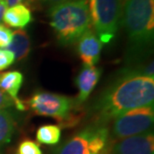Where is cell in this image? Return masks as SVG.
<instances>
[{
    "label": "cell",
    "instance_id": "22",
    "mask_svg": "<svg viewBox=\"0 0 154 154\" xmlns=\"http://www.w3.org/2000/svg\"><path fill=\"white\" fill-rule=\"evenodd\" d=\"M107 154H108V153H107Z\"/></svg>",
    "mask_w": 154,
    "mask_h": 154
},
{
    "label": "cell",
    "instance_id": "13",
    "mask_svg": "<svg viewBox=\"0 0 154 154\" xmlns=\"http://www.w3.org/2000/svg\"><path fill=\"white\" fill-rule=\"evenodd\" d=\"M23 84V74L19 71H7L0 73V90L7 93L12 99L18 100V92Z\"/></svg>",
    "mask_w": 154,
    "mask_h": 154
},
{
    "label": "cell",
    "instance_id": "14",
    "mask_svg": "<svg viewBox=\"0 0 154 154\" xmlns=\"http://www.w3.org/2000/svg\"><path fill=\"white\" fill-rule=\"evenodd\" d=\"M15 130V120L10 110H0V147L8 144Z\"/></svg>",
    "mask_w": 154,
    "mask_h": 154
},
{
    "label": "cell",
    "instance_id": "21",
    "mask_svg": "<svg viewBox=\"0 0 154 154\" xmlns=\"http://www.w3.org/2000/svg\"><path fill=\"white\" fill-rule=\"evenodd\" d=\"M40 1L47 3V4H51L52 6H53V5H56V4H59V3H62L64 1H67V0H40Z\"/></svg>",
    "mask_w": 154,
    "mask_h": 154
},
{
    "label": "cell",
    "instance_id": "12",
    "mask_svg": "<svg viewBox=\"0 0 154 154\" xmlns=\"http://www.w3.org/2000/svg\"><path fill=\"white\" fill-rule=\"evenodd\" d=\"M6 48L14 54L15 61L25 59L30 52V38L27 32L24 29L12 32L11 41Z\"/></svg>",
    "mask_w": 154,
    "mask_h": 154
},
{
    "label": "cell",
    "instance_id": "1",
    "mask_svg": "<svg viewBox=\"0 0 154 154\" xmlns=\"http://www.w3.org/2000/svg\"><path fill=\"white\" fill-rule=\"evenodd\" d=\"M153 77L127 69L101 95L94 108L99 123H103L128 110L153 105Z\"/></svg>",
    "mask_w": 154,
    "mask_h": 154
},
{
    "label": "cell",
    "instance_id": "19",
    "mask_svg": "<svg viewBox=\"0 0 154 154\" xmlns=\"http://www.w3.org/2000/svg\"><path fill=\"white\" fill-rule=\"evenodd\" d=\"M13 105H14V100L9 95L0 90V110L6 109Z\"/></svg>",
    "mask_w": 154,
    "mask_h": 154
},
{
    "label": "cell",
    "instance_id": "17",
    "mask_svg": "<svg viewBox=\"0 0 154 154\" xmlns=\"http://www.w3.org/2000/svg\"><path fill=\"white\" fill-rule=\"evenodd\" d=\"M15 62L14 54L9 50L0 49V71L10 67Z\"/></svg>",
    "mask_w": 154,
    "mask_h": 154
},
{
    "label": "cell",
    "instance_id": "7",
    "mask_svg": "<svg viewBox=\"0 0 154 154\" xmlns=\"http://www.w3.org/2000/svg\"><path fill=\"white\" fill-rule=\"evenodd\" d=\"M113 121L111 134L113 139H123L142 134L152 127L154 121L153 105L128 110L116 116Z\"/></svg>",
    "mask_w": 154,
    "mask_h": 154
},
{
    "label": "cell",
    "instance_id": "4",
    "mask_svg": "<svg viewBox=\"0 0 154 154\" xmlns=\"http://www.w3.org/2000/svg\"><path fill=\"white\" fill-rule=\"evenodd\" d=\"M25 103L36 114L55 118L63 127H73L83 116L78 107L80 103L65 95L36 92Z\"/></svg>",
    "mask_w": 154,
    "mask_h": 154
},
{
    "label": "cell",
    "instance_id": "11",
    "mask_svg": "<svg viewBox=\"0 0 154 154\" xmlns=\"http://www.w3.org/2000/svg\"><path fill=\"white\" fill-rule=\"evenodd\" d=\"M6 25L13 28L23 29L32 22L31 10L24 4H17L5 9L2 17Z\"/></svg>",
    "mask_w": 154,
    "mask_h": 154
},
{
    "label": "cell",
    "instance_id": "20",
    "mask_svg": "<svg viewBox=\"0 0 154 154\" xmlns=\"http://www.w3.org/2000/svg\"><path fill=\"white\" fill-rule=\"evenodd\" d=\"M35 0H5V4L6 7H11V6L17 5V4H24L27 7L30 6L34 2Z\"/></svg>",
    "mask_w": 154,
    "mask_h": 154
},
{
    "label": "cell",
    "instance_id": "5",
    "mask_svg": "<svg viewBox=\"0 0 154 154\" xmlns=\"http://www.w3.org/2000/svg\"><path fill=\"white\" fill-rule=\"evenodd\" d=\"M91 25L101 43L114 39L122 24L123 0H87Z\"/></svg>",
    "mask_w": 154,
    "mask_h": 154
},
{
    "label": "cell",
    "instance_id": "16",
    "mask_svg": "<svg viewBox=\"0 0 154 154\" xmlns=\"http://www.w3.org/2000/svg\"><path fill=\"white\" fill-rule=\"evenodd\" d=\"M17 154H42V152L37 143L32 140L25 139L18 146Z\"/></svg>",
    "mask_w": 154,
    "mask_h": 154
},
{
    "label": "cell",
    "instance_id": "3",
    "mask_svg": "<svg viewBox=\"0 0 154 154\" xmlns=\"http://www.w3.org/2000/svg\"><path fill=\"white\" fill-rule=\"evenodd\" d=\"M122 23L133 55L151 47L154 35V0H124Z\"/></svg>",
    "mask_w": 154,
    "mask_h": 154
},
{
    "label": "cell",
    "instance_id": "10",
    "mask_svg": "<svg viewBox=\"0 0 154 154\" xmlns=\"http://www.w3.org/2000/svg\"><path fill=\"white\" fill-rule=\"evenodd\" d=\"M102 70L96 66H86L83 65L76 77V86L79 90L77 101L82 103L87 99L92 90L96 86L100 79Z\"/></svg>",
    "mask_w": 154,
    "mask_h": 154
},
{
    "label": "cell",
    "instance_id": "15",
    "mask_svg": "<svg viewBox=\"0 0 154 154\" xmlns=\"http://www.w3.org/2000/svg\"><path fill=\"white\" fill-rule=\"evenodd\" d=\"M61 128L54 124L42 125L36 131V139L38 142L47 145H54L60 141Z\"/></svg>",
    "mask_w": 154,
    "mask_h": 154
},
{
    "label": "cell",
    "instance_id": "18",
    "mask_svg": "<svg viewBox=\"0 0 154 154\" xmlns=\"http://www.w3.org/2000/svg\"><path fill=\"white\" fill-rule=\"evenodd\" d=\"M12 38V31L5 25L0 24V48H5L9 45Z\"/></svg>",
    "mask_w": 154,
    "mask_h": 154
},
{
    "label": "cell",
    "instance_id": "6",
    "mask_svg": "<svg viewBox=\"0 0 154 154\" xmlns=\"http://www.w3.org/2000/svg\"><path fill=\"white\" fill-rule=\"evenodd\" d=\"M109 130L103 123H95L83 128L65 141L53 154H107Z\"/></svg>",
    "mask_w": 154,
    "mask_h": 154
},
{
    "label": "cell",
    "instance_id": "9",
    "mask_svg": "<svg viewBox=\"0 0 154 154\" xmlns=\"http://www.w3.org/2000/svg\"><path fill=\"white\" fill-rule=\"evenodd\" d=\"M77 52L83 65L95 66L100 59V53L102 50V43L91 29L82 34L78 40Z\"/></svg>",
    "mask_w": 154,
    "mask_h": 154
},
{
    "label": "cell",
    "instance_id": "8",
    "mask_svg": "<svg viewBox=\"0 0 154 154\" xmlns=\"http://www.w3.org/2000/svg\"><path fill=\"white\" fill-rule=\"evenodd\" d=\"M108 154H154L153 133L148 131L119 139L109 147Z\"/></svg>",
    "mask_w": 154,
    "mask_h": 154
},
{
    "label": "cell",
    "instance_id": "2",
    "mask_svg": "<svg viewBox=\"0 0 154 154\" xmlns=\"http://www.w3.org/2000/svg\"><path fill=\"white\" fill-rule=\"evenodd\" d=\"M50 25L61 45L75 43L91 29L87 0H67L53 5L49 11Z\"/></svg>",
    "mask_w": 154,
    "mask_h": 154
}]
</instances>
